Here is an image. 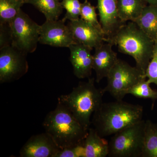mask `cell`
<instances>
[{
	"label": "cell",
	"mask_w": 157,
	"mask_h": 157,
	"mask_svg": "<svg viewBox=\"0 0 157 157\" xmlns=\"http://www.w3.org/2000/svg\"><path fill=\"white\" fill-rule=\"evenodd\" d=\"M143 110L141 105L122 100L103 103L93 114L91 124L100 136L107 137L142 120Z\"/></svg>",
	"instance_id": "6da1fadb"
},
{
	"label": "cell",
	"mask_w": 157,
	"mask_h": 157,
	"mask_svg": "<svg viewBox=\"0 0 157 157\" xmlns=\"http://www.w3.org/2000/svg\"><path fill=\"white\" fill-rule=\"evenodd\" d=\"M42 125L45 132L60 149L82 144L88 133L89 129L58 102L56 108L46 116Z\"/></svg>",
	"instance_id": "7a4b0ae2"
},
{
	"label": "cell",
	"mask_w": 157,
	"mask_h": 157,
	"mask_svg": "<svg viewBox=\"0 0 157 157\" xmlns=\"http://www.w3.org/2000/svg\"><path fill=\"white\" fill-rule=\"evenodd\" d=\"M107 42L116 45L120 52L132 56L136 67L145 73L153 55L155 42L136 23H126Z\"/></svg>",
	"instance_id": "3957f363"
},
{
	"label": "cell",
	"mask_w": 157,
	"mask_h": 157,
	"mask_svg": "<svg viewBox=\"0 0 157 157\" xmlns=\"http://www.w3.org/2000/svg\"><path fill=\"white\" fill-rule=\"evenodd\" d=\"M94 78H89L87 82H80L68 94L62 95L58 102L68 108L76 119L83 127L89 129L91 118L103 103V89L97 88Z\"/></svg>",
	"instance_id": "277c9868"
},
{
	"label": "cell",
	"mask_w": 157,
	"mask_h": 157,
	"mask_svg": "<svg viewBox=\"0 0 157 157\" xmlns=\"http://www.w3.org/2000/svg\"><path fill=\"white\" fill-rule=\"evenodd\" d=\"M145 121L141 120L113 135L109 141L108 156L141 157Z\"/></svg>",
	"instance_id": "5b68a950"
},
{
	"label": "cell",
	"mask_w": 157,
	"mask_h": 157,
	"mask_svg": "<svg viewBox=\"0 0 157 157\" xmlns=\"http://www.w3.org/2000/svg\"><path fill=\"white\" fill-rule=\"evenodd\" d=\"M107 84L103 89L116 100H122L128 91L144 78L145 73L137 67L118 59L107 77Z\"/></svg>",
	"instance_id": "8992f818"
},
{
	"label": "cell",
	"mask_w": 157,
	"mask_h": 157,
	"mask_svg": "<svg viewBox=\"0 0 157 157\" xmlns=\"http://www.w3.org/2000/svg\"><path fill=\"white\" fill-rule=\"evenodd\" d=\"M12 46L27 54L36 49L39 42L40 27L21 9L10 23Z\"/></svg>",
	"instance_id": "52a82bcc"
},
{
	"label": "cell",
	"mask_w": 157,
	"mask_h": 157,
	"mask_svg": "<svg viewBox=\"0 0 157 157\" xmlns=\"http://www.w3.org/2000/svg\"><path fill=\"white\" fill-rule=\"evenodd\" d=\"M27 54L12 45L0 49V83L16 81L27 73Z\"/></svg>",
	"instance_id": "ba28073f"
},
{
	"label": "cell",
	"mask_w": 157,
	"mask_h": 157,
	"mask_svg": "<svg viewBox=\"0 0 157 157\" xmlns=\"http://www.w3.org/2000/svg\"><path fill=\"white\" fill-rule=\"evenodd\" d=\"M60 20H46L40 27L39 43L56 47H67L77 43L68 25Z\"/></svg>",
	"instance_id": "9c48e42d"
},
{
	"label": "cell",
	"mask_w": 157,
	"mask_h": 157,
	"mask_svg": "<svg viewBox=\"0 0 157 157\" xmlns=\"http://www.w3.org/2000/svg\"><path fill=\"white\" fill-rule=\"evenodd\" d=\"M60 149L47 133L33 135L19 151L21 157H55Z\"/></svg>",
	"instance_id": "30bf717a"
},
{
	"label": "cell",
	"mask_w": 157,
	"mask_h": 157,
	"mask_svg": "<svg viewBox=\"0 0 157 157\" xmlns=\"http://www.w3.org/2000/svg\"><path fill=\"white\" fill-rule=\"evenodd\" d=\"M97 8L107 42L126 23L124 22L119 17L117 0H98Z\"/></svg>",
	"instance_id": "8fae6325"
},
{
	"label": "cell",
	"mask_w": 157,
	"mask_h": 157,
	"mask_svg": "<svg viewBox=\"0 0 157 157\" xmlns=\"http://www.w3.org/2000/svg\"><path fill=\"white\" fill-rule=\"evenodd\" d=\"M68 25L77 43L96 48L106 42L104 34L81 18L70 21Z\"/></svg>",
	"instance_id": "7c38bea8"
},
{
	"label": "cell",
	"mask_w": 157,
	"mask_h": 157,
	"mask_svg": "<svg viewBox=\"0 0 157 157\" xmlns=\"http://www.w3.org/2000/svg\"><path fill=\"white\" fill-rule=\"evenodd\" d=\"M70 61L74 75L78 78H89L93 69V48L79 43L70 45Z\"/></svg>",
	"instance_id": "4fadbf2b"
},
{
	"label": "cell",
	"mask_w": 157,
	"mask_h": 157,
	"mask_svg": "<svg viewBox=\"0 0 157 157\" xmlns=\"http://www.w3.org/2000/svg\"><path fill=\"white\" fill-rule=\"evenodd\" d=\"M105 42L95 48V51L93 55V69L95 72V80L98 83L103 78H107L118 59L117 54L113 50V45L108 42Z\"/></svg>",
	"instance_id": "5bb4252c"
},
{
	"label": "cell",
	"mask_w": 157,
	"mask_h": 157,
	"mask_svg": "<svg viewBox=\"0 0 157 157\" xmlns=\"http://www.w3.org/2000/svg\"><path fill=\"white\" fill-rule=\"evenodd\" d=\"M83 145L85 157H106L109 155V141L100 136L94 128L89 129Z\"/></svg>",
	"instance_id": "9a60e30c"
},
{
	"label": "cell",
	"mask_w": 157,
	"mask_h": 157,
	"mask_svg": "<svg viewBox=\"0 0 157 157\" xmlns=\"http://www.w3.org/2000/svg\"><path fill=\"white\" fill-rule=\"evenodd\" d=\"M134 22L150 38L157 42V6L149 5L146 6Z\"/></svg>",
	"instance_id": "2e32d148"
},
{
	"label": "cell",
	"mask_w": 157,
	"mask_h": 157,
	"mask_svg": "<svg viewBox=\"0 0 157 157\" xmlns=\"http://www.w3.org/2000/svg\"><path fill=\"white\" fill-rule=\"evenodd\" d=\"M147 4L145 0H117L119 17L124 23L135 21Z\"/></svg>",
	"instance_id": "e0dca14e"
},
{
	"label": "cell",
	"mask_w": 157,
	"mask_h": 157,
	"mask_svg": "<svg viewBox=\"0 0 157 157\" xmlns=\"http://www.w3.org/2000/svg\"><path fill=\"white\" fill-rule=\"evenodd\" d=\"M25 4L33 6L45 15L46 20H56L63 13L59 0H24Z\"/></svg>",
	"instance_id": "ac0fdd59"
},
{
	"label": "cell",
	"mask_w": 157,
	"mask_h": 157,
	"mask_svg": "<svg viewBox=\"0 0 157 157\" xmlns=\"http://www.w3.org/2000/svg\"><path fill=\"white\" fill-rule=\"evenodd\" d=\"M141 157H157V123L145 121Z\"/></svg>",
	"instance_id": "d6986e66"
},
{
	"label": "cell",
	"mask_w": 157,
	"mask_h": 157,
	"mask_svg": "<svg viewBox=\"0 0 157 157\" xmlns=\"http://www.w3.org/2000/svg\"><path fill=\"white\" fill-rule=\"evenodd\" d=\"M24 4V0H0V23H10Z\"/></svg>",
	"instance_id": "ffe728a7"
},
{
	"label": "cell",
	"mask_w": 157,
	"mask_h": 157,
	"mask_svg": "<svg viewBox=\"0 0 157 157\" xmlns=\"http://www.w3.org/2000/svg\"><path fill=\"white\" fill-rule=\"evenodd\" d=\"M150 85V83L144 78L129 89L127 94H131L138 98L157 100V91L152 89Z\"/></svg>",
	"instance_id": "44dd1931"
},
{
	"label": "cell",
	"mask_w": 157,
	"mask_h": 157,
	"mask_svg": "<svg viewBox=\"0 0 157 157\" xmlns=\"http://www.w3.org/2000/svg\"><path fill=\"white\" fill-rule=\"evenodd\" d=\"M80 18L94 26L102 33H104L100 21H98L96 8L88 0L81 3Z\"/></svg>",
	"instance_id": "7402d4cb"
},
{
	"label": "cell",
	"mask_w": 157,
	"mask_h": 157,
	"mask_svg": "<svg viewBox=\"0 0 157 157\" xmlns=\"http://www.w3.org/2000/svg\"><path fill=\"white\" fill-rule=\"evenodd\" d=\"M61 4L67 11L62 19L63 21L76 20L80 18L81 3L79 0H62Z\"/></svg>",
	"instance_id": "603a6c76"
},
{
	"label": "cell",
	"mask_w": 157,
	"mask_h": 157,
	"mask_svg": "<svg viewBox=\"0 0 157 157\" xmlns=\"http://www.w3.org/2000/svg\"><path fill=\"white\" fill-rule=\"evenodd\" d=\"M145 76L150 84L157 85V42H155L153 55L145 71Z\"/></svg>",
	"instance_id": "cb8c5ba5"
},
{
	"label": "cell",
	"mask_w": 157,
	"mask_h": 157,
	"mask_svg": "<svg viewBox=\"0 0 157 157\" xmlns=\"http://www.w3.org/2000/svg\"><path fill=\"white\" fill-rule=\"evenodd\" d=\"M55 157H85L83 144L72 147L60 149Z\"/></svg>",
	"instance_id": "d4e9b609"
},
{
	"label": "cell",
	"mask_w": 157,
	"mask_h": 157,
	"mask_svg": "<svg viewBox=\"0 0 157 157\" xmlns=\"http://www.w3.org/2000/svg\"><path fill=\"white\" fill-rule=\"evenodd\" d=\"M12 44V36L9 23H0V49Z\"/></svg>",
	"instance_id": "484cf974"
},
{
	"label": "cell",
	"mask_w": 157,
	"mask_h": 157,
	"mask_svg": "<svg viewBox=\"0 0 157 157\" xmlns=\"http://www.w3.org/2000/svg\"><path fill=\"white\" fill-rule=\"evenodd\" d=\"M145 1L149 5L157 6V0H145Z\"/></svg>",
	"instance_id": "4316f807"
},
{
	"label": "cell",
	"mask_w": 157,
	"mask_h": 157,
	"mask_svg": "<svg viewBox=\"0 0 157 157\" xmlns=\"http://www.w3.org/2000/svg\"><path fill=\"white\" fill-rule=\"evenodd\" d=\"M59 1H60V0H59Z\"/></svg>",
	"instance_id": "83f0119b"
}]
</instances>
